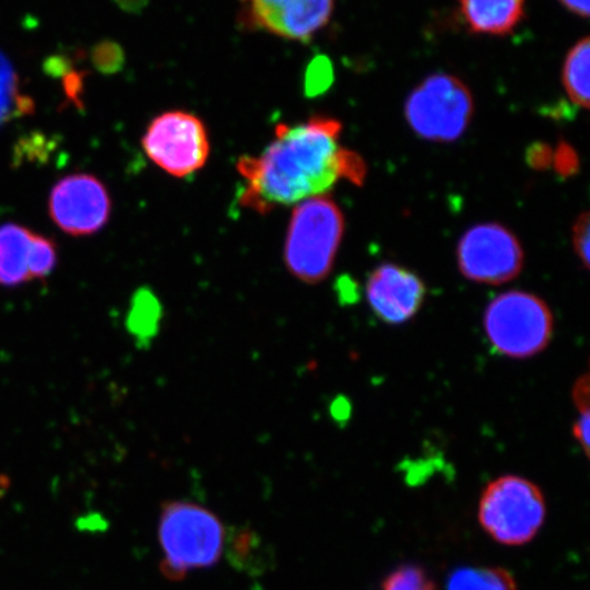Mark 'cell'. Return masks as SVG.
<instances>
[{
    "instance_id": "cell-1",
    "label": "cell",
    "mask_w": 590,
    "mask_h": 590,
    "mask_svg": "<svg viewBox=\"0 0 590 590\" xmlns=\"http://www.w3.org/2000/svg\"><path fill=\"white\" fill-rule=\"evenodd\" d=\"M341 132V122L324 117L279 125L276 140L260 156L238 162L245 179L241 204L263 215L326 196L341 179L362 185L367 166L360 155L339 144Z\"/></svg>"
},
{
    "instance_id": "cell-2",
    "label": "cell",
    "mask_w": 590,
    "mask_h": 590,
    "mask_svg": "<svg viewBox=\"0 0 590 590\" xmlns=\"http://www.w3.org/2000/svg\"><path fill=\"white\" fill-rule=\"evenodd\" d=\"M343 233L345 218L330 197H313L297 204L286 235L287 271L308 285L323 282L334 267Z\"/></svg>"
},
{
    "instance_id": "cell-3",
    "label": "cell",
    "mask_w": 590,
    "mask_h": 590,
    "mask_svg": "<svg viewBox=\"0 0 590 590\" xmlns=\"http://www.w3.org/2000/svg\"><path fill=\"white\" fill-rule=\"evenodd\" d=\"M224 536L220 519L200 504H164L159 521L164 575L179 580L186 571L214 567L223 555Z\"/></svg>"
},
{
    "instance_id": "cell-4",
    "label": "cell",
    "mask_w": 590,
    "mask_h": 590,
    "mask_svg": "<svg viewBox=\"0 0 590 590\" xmlns=\"http://www.w3.org/2000/svg\"><path fill=\"white\" fill-rule=\"evenodd\" d=\"M484 331L500 356L525 360L550 345L554 315L537 295L507 291L489 302L484 313Z\"/></svg>"
},
{
    "instance_id": "cell-5",
    "label": "cell",
    "mask_w": 590,
    "mask_h": 590,
    "mask_svg": "<svg viewBox=\"0 0 590 590\" xmlns=\"http://www.w3.org/2000/svg\"><path fill=\"white\" fill-rule=\"evenodd\" d=\"M545 515L543 492L524 477H499L481 495L480 524L499 544L510 547L528 544L544 525Z\"/></svg>"
},
{
    "instance_id": "cell-6",
    "label": "cell",
    "mask_w": 590,
    "mask_h": 590,
    "mask_svg": "<svg viewBox=\"0 0 590 590\" xmlns=\"http://www.w3.org/2000/svg\"><path fill=\"white\" fill-rule=\"evenodd\" d=\"M474 112L473 96L459 78L433 74L407 97L406 121L433 143H453L468 129Z\"/></svg>"
},
{
    "instance_id": "cell-7",
    "label": "cell",
    "mask_w": 590,
    "mask_h": 590,
    "mask_svg": "<svg viewBox=\"0 0 590 590\" xmlns=\"http://www.w3.org/2000/svg\"><path fill=\"white\" fill-rule=\"evenodd\" d=\"M458 267L470 282L499 286L511 282L524 268L521 242L502 224H477L459 240Z\"/></svg>"
},
{
    "instance_id": "cell-8",
    "label": "cell",
    "mask_w": 590,
    "mask_h": 590,
    "mask_svg": "<svg viewBox=\"0 0 590 590\" xmlns=\"http://www.w3.org/2000/svg\"><path fill=\"white\" fill-rule=\"evenodd\" d=\"M143 147L153 163L178 178L196 173L209 156L204 123L182 111L166 112L153 119L143 138Z\"/></svg>"
},
{
    "instance_id": "cell-9",
    "label": "cell",
    "mask_w": 590,
    "mask_h": 590,
    "mask_svg": "<svg viewBox=\"0 0 590 590\" xmlns=\"http://www.w3.org/2000/svg\"><path fill=\"white\" fill-rule=\"evenodd\" d=\"M48 211L63 233L85 237L99 233L106 226L111 200L99 179L74 174L61 179L51 190Z\"/></svg>"
},
{
    "instance_id": "cell-10",
    "label": "cell",
    "mask_w": 590,
    "mask_h": 590,
    "mask_svg": "<svg viewBox=\"0 0 590 590\" xmlns=\"http://www.w3.org/2000/svg\"><path fill=\"white\" fill-rule=\"evenodd\" d=\"M250 26L283 39L308 41L328 24L335 0H245Z\"/></svg>"
},
{
    "instance_id": "cell-11",
    "label": "cell",
    "mask_w": 590,
    "mask_h": 590,
    "mask_svg": "<svg viewBox=\"0 0 590 590\" xmlns=\"http://www.w3.org/2000/svg\"><path fill=\"white\" fill-rule=\"evenodd\" d=\"M427 289L423 279L398 264L379 265L368 276L367 298L377 319L390 326L412 320L423 306Z\"/></svg>"
},
{
    "instance_id": "cell-12",
    "label": "cell",
    "mask_w": 590,
    "mask_h": 590,
    "mask_svg": "<svg viewBox=\"0 0 590 590\" xmlns=\"http://www.w3.org/2000/svg\"><path fill=\"white\" fill-rule=\"evenodd\" d=\"M465 24L481 35H509L525 16V0H459Z\"/></svg>"
},
{
    "instance_id": "cell-13",
    "label": "cell",
    "mask_w": 590,
    "mask_h": 590,
    "mask_svg": "<svg viewBox=\"0 0 590 590\" xmlns=\"http://www.w3.org/2000/svg\"><path fill=\"white\" fill-rule=\"evenodd\" d=\"M223 552L234 570L249 577H263L274 567L272 548L249 526H231L226 530Z\"/></svg>"
},
{
    "instance_id": "cell-14",
    "label": "cell",
    "mask_w": 590,
    "mask_h": 590,
    "mask_svg": "<svg viewBox=\"0 0 590 590\" xmlns=\"http://www.w3.org/2000/svg\"><path fill=\"white\" fill-rule=\"evenodd\" d=\"M35 233L16 223L0 226V286L31 282L29 255Z\"/></svg>"
},
{
    "instance_id": "cell-15",
    "label": "cell",
    "mask_w": 590,
    "mask_h": 590,
    "mask_svg": "<svg viewBox=\"0 0 590 590\" xmlns=\"http://www.w3.org/2000/svg\"><path fill=\"white\" fill-rule=\"evenodd\" d=\"M590 41L585 37L571 48L563 66V85L574 104L589 110Z\"/></svg>"
},
{
    "instance_id": "cell-16",
    "label": "cell",
    "mask_w": 590,
    "mask_h": 590,
    "mask_svg": "<svg viewBox=\"0 0 590 590\" xmlns=\"http://www.w3.org/2000/svg\"><path fill=\"white\" fill-rule=\"evenodd\" d=\"M35 104L24 95L9 59L0 52V128L6 123L32 114Z\"/></svg>"
},
{
    "instance_id": "cell-17",
    "label": "cell",
    "mask_w": 590,
    "mask_h": 590,
    "mask_svg": "<svg viewBox=\"0 0 590 590\" xmlns=\"http://www.w3.org/2000/svg\"><path fill=\"white\" fill-rule=\"evenodd\" d=\"M162 305L148 289H140L133 295L128 313V328L137 341L149 342L159 330L162 320Z\"/></svg>"
},
{
    "instance_id": "cell-18",
    "label": "cell",
    "mask_w": 590,
    "mask_h": 590,
    "mask_svg": "<svg viewBox=\"0 0 590 590\" xmlns=\"http://www.w3.org/2000/svg\"><path fill=\"white\" fill-rule=\"evenodd\" d=\"M447 590H517V585L509 571L465 567L450 575Z\"/></svg>"
},
{
    "instance_id": "cell-19",
    "label": "cell",
    "mask_w": 590,
    "mask_h": 590,
    "mask_svg": "<svg viewBox=\"0 0 590 590\" xmlns=\"http://www.w3.org/2000/svg\"><path fill=\"white\" fill-rule=\"evenodd\" d=\"M58 261V249L51 238L36 234L33 237L31 255H29V274L32 280L46 279L55 270Z\"/></svg>"
},
{
    "instance_id": "cell-20",
    "label": "cell",
    "mask_w": 590,
    "mask_h": 590,
    "mask_svg": "<svg viewBox=\"0 0 590 590\" xmlns=\"http://www.w3.org/2000/svg\"><path fill=\"white\" fill-rule=\"evenodd\" d=\"M383 590H436L431 578L420 567L405 566L386 578Z\"/></svg>"
},
{
    "instance_id": "cell-21",
    "label": "cell",
    "mask_w": 590,
    "mask_h": 590,
    "mask_svg": "<svg viewBox=\"0 0 590 590\" xmlns=\"http://www.w3.org/2000/svg\"><path fill=\"white\" fill-rule=\"evenodd\" d=\"M93 66L103 74H115L125 63L122 47L114 41H102L92 51Z\"/></svg>"
},
{
    "instance_id": "cell-22",
    "label": "cell",
    "mask_w": 590,
    "mask_h": 590,
    "mask_svg": "<svg viewBox=\"0 0 590 590\" xmlns=\"http://www.w3.org/2000/svg\"><path fill=\"white\" fill-rule=\"evenodd\" d=\"M589 231V212H584L574 224L573 245L575 253H577L578 259H580L581 264L584 265L585 270H589Z\"/></svg>"
},
{
    "instance_id": "cell-23",
    "label": "cell",
    "mask_w": 590,
    "mask_h": 590,
    "mask_svg": "<svg viewBox=\"0 0 590 590\" xmlns=\"http://www.w3.org/2000/svg\"><path fill=\"white\" fill-rule=\"evenodd\" d=\"M328 63L324 61L321 65V59H316L309 67L308 76H306V91L309 93H320L324 87H327L328 80L331 78V74H328Z\"/></svg>"
},
{
    "instance_id": "cell-24",
    "label": "cell",
    "mask_w": 590,
    "mask_h": 590,
    "mask_svg": "<svg viewBox=\"0 0 590 590\" xmlns=\"http://www.w3.org/2000/svg\"><path fill=\"white\" fill-rule=\"evenodd\" d=\"M555 168L556 171L563 177H570L577 173L578 158L577 153L570 147L569 144L560 143L559 148L555 153Z\"/></svg>"
},
{
    "instance_id": "cell-25",
    "label": "cell",
    "mask_w": 590,
    "mask_h": 590,
    "mask_svg": "<svg viewBox=\"0 0 590 590\" xmlns=\"http://www.w3.org/2000/svg\"><path fill=\"white\" fill-rule=\"evenodd\" d=\"M589 427H590V416L589 410L580 412V416L577 417L573 425V435L575 440L580 443L582 450L586 457L589 455Z\"/></svg>"
},
{
    "instance_id": "cell-26",
    "label": "cell",
    "mask_w": 590,
    "mask_h": 590,
    "mask_svg": "<svg viewBox=\"0 0 590 590\" xmlns=\"http://www.w3.org/2000/svg\"><path fill=\"white\" fill-rule=\"evenodd\" d=\"M552 158H554V155H552L551 149L547 145H533L532 149L528 152L529 163L533 167L539 168V170L540 168L550 166Z\"/></svg>"
},
{
    "instance_id": "cell-27",
    "label": "cell",
    "mask_w": 590,
    "mask_h": 590,
    "mask_svg": "<svg viewBox=\"0 0 590 590\" xmlns=\"http://www.w3.org/2000/svg\"><path fill=\"white\" fill-rule=\"evenodd\" d=\"M573 399L575 406L578 407L580 412L589 410V375L585 373L584 376L580 377L577 383H575L573 390Z\"/></svg>"
},
{
    "instance_id": "cell-28",
    "label": "cell",
    "mask_w": 590,
    "mask_h": 590,
    "mask_svg": "<svg viewBox=\"0 0 590 590\" xmlns=\"http://www.w3.org/2000/svg\"><path fill=\"white\" fill-rule=\"evenodd\" d=\"M560 3L577 16L589 17V0H560Z\"/></svg>"
},
{
    "instance_id": "cell-29",
    "label": "cell",
    "mask_w": 590,
    "mask_h": 590,
    "mask_svg": "<svg viewBox=\"0 0 590 590\" xmlns=\"http://www.w3.org/2000/svg\"><path fill=\"white\" fill-rule=\"evenodd\" d=\"M117 5L121 7L123 11L128 13H140L141 10L147 6L148 0H115Z\"/></svg>"
}]
</instances>
